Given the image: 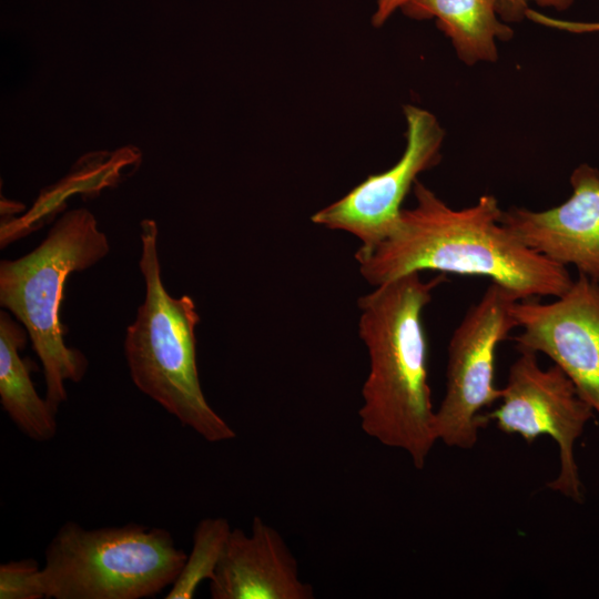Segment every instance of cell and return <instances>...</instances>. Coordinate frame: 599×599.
<instances>
[{
    "label": "cell",
    "instance_id": "1",
    "mask_svg": "<svg viewBox=\"0 0 599 599\" xmlns=\"http://www.w3.org/2000/svg\"><path fill=\"white\" fill-rule=\"evenodd\" d=\"M416 204L402 209L392 232L355 258L372 286L423 271L485 276L519 300L558 297L571 285L567 267L521 243L501 222L491 194L465 209L448 206L419 180Z\"/></svg>",
    "mask_w": 599,
    "mask_h": 599
},
{
    "label": "cell",
    "instance_id": "2",
    "mask_svg": "<svg viewBox=\"0 0 599 599\" xmlns=\"http://www.w3.org/2000/svg\"><path fill=\"white\" fill-rule=\"evenodd\" d=\"M445 274L424 281L410 273L375 286L358 300V334L369 370L358 415L363 432L397 448L423 469L438 441L428 384V345L423 312Z\"/></svg>",
    "mask_w": 599,
    "mask_h": 599
},
{
    "label": "cell",
    "instance_id": "3",
    "mask_svg": "<svg viewBox=\"0 0 599 599\" xmlns=\"http://www.w3.org/2000/svg\"><path fill=\"white\" fill-rule=\"evenodd\" d=\"M141 227L139 267L145 297L126 328L124 354L133 384L205 440L234 438L235 432L207 403L196 366L195 327L200 315L189 295L171 296L161 278L158 225Z\"/></svg>",
    "mask_w": 599,
    "mask_h": 599
},
{
    "label": "cell",
    "instance_id": "4",
    "mask_svg": "<svg viewBox=\"0 0 599 599\" xmlns=\"http://www.w3.org/2000/svg\"><path fill=\"white\" fill-rule=\"evenodd\" d=\"M110 251L106 235L87 209L64 213L30 253L0 263V305L28 332L44 374L45 399L58 413L65 382L87 373L82 352L65 344L60 306L68 276L93 266Z\"/></svg>",
    "mask_w": 599,
    "mask_h": 599
},
{
    "label": "cell",
    "instance_id": "5",
    "mask_svg": "<svg viewBox=\"0 0 599 599\" xmlns=\"http://www.w3.org/2000/svg\"><path fill=\"white\" fill-rule=\"evenodd\" d=\"M186 557L164 528L67 521L45 549L41 580L45 598L142 599L171 587Z\"/></svg>",
    "mask_w": 599,
    "mask_h": 599
},
{
    "label": "cell",
    "instance_id": "6",
    "mask_svg": "<svg viewBox=\"0 0 599 599\" xmlns=\"http://www.w3.org/2000/svg\"><path fill=\"white\" fill-rule=\"evenodd\" d=\"M517 301L511 291L491 282L451 334L446 392L435 409L437 439L448 447L473 448L487 424L483 410L501 397V388L495 386L496 354L518 327L511 312Z\"/></svg>",
    "mask_w": 599,
    "mask_h": 599
},
{
    "label": "cell",
    "instance_id": "7",
    "mask_svg": "<svg viewBox=\"0 0 599 599\" xmlns=\"http://www.w3.org/2000/svg\"><path fill=\"white\" fill-rule=\"evenodd\" d=\"M496 409L485 415L486 423L508 435H518L531 444L549 436L559 449L558 476L548 488L576 501H582V484L575 457V445L595 416L568 376L557 366L542 368L537 353L518 351Z\"/></svg>",
    "mask_w": 599,
    "mask_h": 599
},
{
    "label": "cell",
    "instance_id": "8",
    "mask_svg": "<svg viewBox=\"0 0 599 599\" xmlns=\"http://www.w3.org/2000/svg\"><path fill=\"white\" fill-rule=\"evenodd\" d=\"M404 116L406 145L400 159L311 217L317 225L357 237L358 250H370L392 232L418 175L441 159L445 132L436 116L413 104L404 106Z\"/></svg>",
    "mask_w": 599,
    "mask_h": 599
},
{
    "label": "cell",
    "instance_id": "9",
    "mask_svg": "<svg viewBox=\"0 0 599 599\" xmlns=\"http://www.w3.org/2000/svg\"><path fill=\"white\" fill-rule=\"evenodd\" d=\"M511 312L516 348L549 357L599 417V282L578 274L562 295L520 300Z\"/></svg>",
    "mask_w": 599,
    "mask_h": 599
},
{
    "label": "cell",
    "instance_id": "10",
    "mask_svg": "<svg viewBox=\"0 0 599 599\" xmlns=\"http://www.w3.org/2000/svg\"><path fill=\"white\" fill-rule=\"evenodd\" d=\"M570 184L564 203L542 211L510 207L501 222L529 248L599 282V170L580 164Z\"/></svg>",
    "mask_w": 599,
    "mask_h": 599
},
{
    "label": "cell",
    "instance_id": "11",
    "mask_svg": "<svg viewBox=\"0 0 599 599\" xmlns=\"http://www.w3.org/2000/svg\"><path fill=\"white\" fill-rule=\"evenodd\" d=\"M213 599H312L281 534L254 517L248 534L232 529L213 577Z\"/></svg>",
    "mask_w": 599,
    "mask_h": 599
},
{
    "label": "cell",
    "instance_id": "12",
    "mask_svg": "<svg viewBox=\"0 0 599 599\" xmlns=\"http://www.w3.org/2000/svg\"><path fill=\"white\" fill-rule=\"evenodd\" d=\"M497 0H408L400 11L416 20L435 19L467 65L495 62L497 41H508L514 31L499 19Z\"/></svg>",
    "mask_w": 599,
    "mask_h": 599
},
{
    "label": "cell",
    "instance_id": "13",
    "mask_svg": "<svg viewBox=\"0 0 599 599\" xmlns=\"http://www.w3.org/2000/svg\"><path fill=\"white\" fill-rule=\"evenodd\" d=\"M28 332L6 309L0 312V403L18 429L35 441L57 434V413L37 393L31 373L34 363L22 357Z\"/></svg>",
    "mask_w": 599,
    "mask_h": 599
},
{
    "label": "cell",
    "instance_id": "14",
    "mask_svg": "<svg viewBox=\"0 0 599 599\" xmlns=\"http://www.w3.org/2000/svg\"><path fill=\"white\" fill-rule=\"evenodd\" d=\"M231 530L229 521L221 517L205 518L197 524L191 554L166 592L165 599L194 597L200 583L213 577Z\"/></svg>",
    "mask_w": 599,
    "mask_h": 599
},
{
    "label": "cell",
    "instance_id": "15",
    "mask_svg": "<svg viewBox=\"0 0 599 599\" xmlns=\"http://www.w3.org/2000/svg\"><path fill=\"white\" fill-rule=\"evenodd\" d=\"M45 598L41 568L34 559L9 561L0 566V599Z\"/></svg>",
    "mask_w": 599,
    "mask_h": 599
},
{
    "label": "cell",
    "instance_id": "16",
    "mask_svg": "<svg viewBox=\"0 0 599 599\" xmlns=\"http://www.w3.org/2000/svg\"><path fill=\"white\" fill-rule=\"evenodd\" d=\"M529 0H497V12L506 22L520 21L528 14L527 2ZM544 7H552L559 10L569 8L572 0H534Z\"/></svg>",
    "mask_w": 599,
    "mask_h": 599
},
{
    "label": "cell",
    "instance_id": "17",
    "mask_svg": "<svg viewBox=\"0 0 599 599\" xmlns=\"http://www.w3.org/2000/svg\"><path fill=\"white\" fill-rule=\"evenodd\" d=\"M407 1L408 0H376L372 24L376 28L383 27Z\"/></svg>",
    "mask_w": 599,
    "mask_h": 599
}]
</instances>
